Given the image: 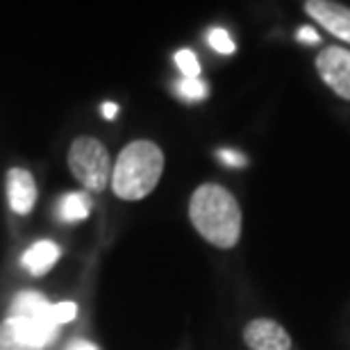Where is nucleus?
Masks as SVG:
<instances>
[{"label": "nucleus", "mask_w": 350, "mask_h": 350, "mask_svg": "<svg viewBox=\"0 0 350 350\" xmlns=\"http://www.w3.org/2000/svg\"><path fill=\"white\" fill-rule=\"evenodd\" d=\"M189 219L196 232L216 248H232L241 237L239 202L226 187L200 185L189 200Z\"/></svg>", "instance_id": "nucleus-1"}, {"label": "nucleus", "mask_w": 350, "mask_h": 350, "mask_svg": "<svg viewBox=\"0 0 350 350\" xmlns=\"http://www.w3.org/2000/svg\"><path fill=\"white\" fill-rule=\"evenodd\" d=\"M164 173V152L155 142L128 144L111 169V189L121 200H142L155 191Z\"/></svg>", "instance_id": "nucleus-2"}, {"label": "nucleus", "mask_w": 350, "mask_h": 350, "mask_svg": "<svg viewBox=\"0 0 350 350\" xmlns=\"http://www.w3.org/2000/svg\"><path fill=\"white\" fill-rule=\"evenodd\" d=\"M68 169L87 191H105L111 178L109 150L96 137H78L68 148Z\"/></svg>", "instance_id": "nucleus-3"}, {"label": "nucleus", "mask_w": 350, "mask_h": 350, "mask_svg": "<svg viewBox=\"0 0 350 350\" xmlns=\"http://www.w3.org/2000/svg\"><path fill=\"white\" fill-rule=\"evenodd\" d=\"M55 337L57 332H48L30 321L10 314L0 323V350H44Z\"/></svg>", "instance_id": "nucleus-4"}, {"label": "nucleus", "mask_w": 350, "mask_h": 350, "mask_svg": "<svg viewBox=\"0 0 350 350\" xmlns=\"http://www.w3.org/2000/svg\"><path fill=\"white\" fill-rule=\"evenodd\" d=\"M321 80L344 100H350V51L341 46L323 48L317 57Z\"/></svg>", "instance_id": "nucleus-5"}, {"label": "nucleus", "mask_w": 350, "mask_h": 350, "mask_svg": "<svg viewBox=\"0 0 350 350\" xmlns=\"http://www.w3.org/2000/svg\"><path fill=\"white\" fill-rule=\"evenodd\" d=\"M305 12L330 34L350 44V7L332 0H307Z\"/></svg>", "instance_id": "nucleus-6"}, {"label": "nucleus", "mask_w": 350, "mask_h": 350, "mask_svg": "<svg viewBox=\"0 0 350 350\" xmlns=\"http://www.w3.org/2000/svg\"><path fill=\"white\" fill-rule=\"evenodd\" d=\"M243 341L250 350H291V337L271 319H255L243 330Z\"/></svg>", "instance_id": "nucleus-7"}, {"label": "nucleus", "mask_w": 350, "mask_h": 350, "mask_svg": "<svg viewBox=\"0 0 350 350\" xmlns=\"http://www.w3.org/2000/svg\"><path fill=\"white\" fill-rule=\"evenodd\" d=\"M10 317L25 319L44 330L57 332V325L53 321V305L37 291H21L10 307Z\"/></svg>", "instance_id": "nucleus-8"}, {"label": "nucleus", "mask_w": 350, "mask_h": 350, "mask_svg": "<svg viewBox=\"0 0 350 350\" xmlns=\"http://www.w3.org/2000/svg\"><path fill=\"white\" fill-rule=\"evenodd\" d=\"M7 202H10L14 214H30L34 202H37V185L30 171L25 169H10L7 171Z\"/></svg>", "instance_id": "nucleus-9"}, {"label": "nucleus", "mask_w": 350, "mask_h": 350, "mask_svg": "<svg viewBox=\"0 0 350 350\" xmlns=\"http://www.w3.org/2000/svg\"><path fill=\"white\" fill-rule=\"evenodd\" d=\"M59 255H62V250L55 241H37L23 253L21 264H23V269L30 273V275L39 278V275H46V273L53 269L55 262L59 260Z\"/></svg>", "instance_id": "nucleus-10"}, {"label": "nucleus", "mask_w": 350, "mask_h": 350, "mask_svg": "<svg viewBox=\"0 0 350 350\" xmlns=\"http://www.w3.org/2000/svg\"><path fill=\"white\" fill-rule=\"evenodd\" d=\"M91 212V198L82 191L64 193L57 200V219L62 223H78L85 221Z\"/></svg>", "instance_id": "nucleus-11"}, {"label": "nucleus", "mask_w": 350, "mask_h": 350, "mask_svg": "<svg viewBox=\"0 0 350 350\" xmlns=\"http://www.w3.org/2000/svg\"><path fill=\"white\" fill-rule=\"evenodd\" d=\"M175 64H178L180 73L185 75V80H198L200 75V62L196 57L193 51L189 48H182V51L175 53Z\"/></svg>", "instance_id": "nucleus-12"}, {"label": "nucleus", "mask_w": 350, "mask_h": 350, "mask_svg": "<svg viewBox=\"0 0 350 350\" xmlns=\"http://www.w3.org/2000/svg\"><path fill=\"white\" fill-rule=\"evenodd\" d=\"M175 91L187 98V100H205L207 94H209V87L205 80H182L178 82V87H175Z\"/></svg>", "instance_id": "nucleus-13"}, {"label": "nucleus", "mask_w": 350, "mask_h": 350, "mask_svg": "<svg viewBox=\"0 0 350 350\" xmlns=\"http://www.w3.org/2000/svg\"><path fill=\"white\" fill-rule=\"evenodd\" d=\"M207 41H209V46L221 55H232L237 51L232 37H230L228 30H223V27H212V30L207 32Z\"/></svg>", "instance_id": "nucleus-14"}, {"label": "nucleus", "mask_w": 350, "mask_h": 350, "mask_svg": "<svg viewBox=\"0 0 350 350\" xmlns=\"http://www.w3.org/2000/svg\"><path fill=\"white\" fill-rule=\"evenodd\" d=\"M75 317H78V305L71 303V300H64V303L53 305V321L57 327L68 323V321H73Z\"/></svg>", "instance_id": "nucleus-15"}, {"label": "nucleus", "mask_w": 350, "mask_h": 350, "mask_svg": "<svg viewBox=\"0 0 350 350\" xmlns=\"http://www.w3.org/2000/svg\"><path fill=\"white\" fill-rule=\"evenodd\" d=\"M219 159L226 166H230V169H241V166H246V155H241V152H237V150H228V148H223L219 150Z\"/></svg>", "instance_id": "nucleus-16"}, {"label": "nucleus", "mask_w": 350, "mask_h": 350, "mask_svg": "<svg viewBox=\"0 0 350 350\" xmlns=\"http://www.w3.org/2000/svg\"><path fill=\"white\" fill-rule=\"evenodd\" d=\"M296 39L300 41V44H307V46H312V44H321V37H319V32L314 30L312 25H300V27H298V34H296Z\"/></svg>", "instance_id": "nucleus-17"}, {"label": "nucleus", "mask_w": 350, "mask_h": 350, "mask_svg": "<svg viewBox=\"0 0 350 350\" xmlns=\"http://www.w3.org/2000/svg\"><path fill=\"white\" fill-rule=\"evenodd\" d=\"M118 114V105L116 103H103V116L107 118V121H111V118H114Z\"/></svg>", "instance_id": "nucleus-18"}, {"label": "nucleus", "mask_w": 350, "mask_h": 350, "mask_svg": "<svg viewBox=\"0 0 350 350\" xmlns=\"http://www.w3.org/2000/svg\"><path fill=\"white\" fill-rule=\"evenodd\" d=\"M68 350H98V346H94L91 341L80 339V341H73V344L68 346Z\"/></svg>", "instance_id": "nucleus-19"}]
</instances>
